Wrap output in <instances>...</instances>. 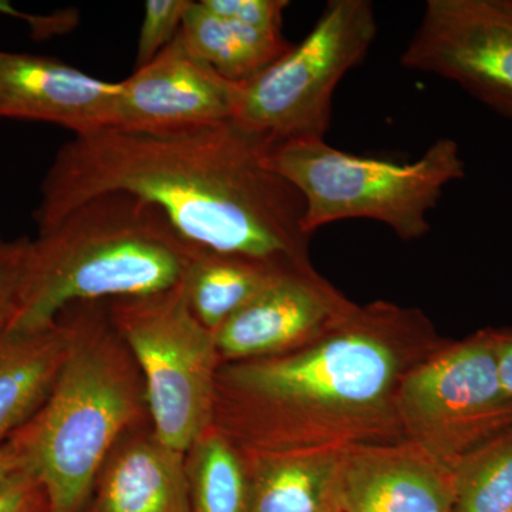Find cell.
I'll use <instances>...</instances> for the list:
<instances>
[{
  "mask_svg": "<svg viewBox=\"0 0 512 512\" xmlns=\"http://www.w3.org/2000/svg\"><path fill=\"white\" fill-rule=\"evenodd\" d=\"M397 417L412 443L454 464L512 426V397L498 372L493 330L456 343L403 376Z\"/></svg>",
  "mask_w": 512,
  "mask_h": 512,
  "instance_id": "8",
  "label": "cell"
},
{
  "mask_svg": "<svg viewBox=\"0 0 512 512\" xmlns=\"http://www.w3.org/2000/svg\"><path fill=\"white\" fill-rule=\"evenodd\" d=\"M202 251L156 205L107 192L32 239L19 311L8 330L47 328L73 303L153 295L183 284Z\"/></svg>",
  "mask_w": 512,
  "mask_h": 512,
  "instance_id": "4",
  "label": "cell"
},
{
  "mask_svg": "<svg viewBox=\"0 0 512 512\" xmlns=\"http://www.w3.org/2000/svg\"><path fill=\"white\" fill-rule=\"evenodd\" d=\"M84 512H190L185 451L151 421L127 430L104 460Z\"/></svg>",
  "mask_w": 512,
  "mask_h": 512,
  "instance_id": "14",
  "label": "cell"
},
{
  "mask_svg": "<svg viewBox=\"0 0 512 512\" xmlns=\"http://www.w3.org/2000/svg\"><path fill=\"white\" fill-rule=\"evenodd\" d=\"M190 512H249L251 474L244 450L208 427L185 450Z\"/></svg>",
  "mask_w": 512,
  "mask_h": 512,
  "instance_id": "19",
  "label": "cell"
},
{
  "mask_svg": "<svg viewBox=\"0 0 512 512\" xmlns=\"http://www.w3.org/2000/svg\"><path fill=\"white\" fill-rule=\"evenodd\" d=\"M0 13H5V15L12 16V18L25 20V22L32 26L33 35L36 37H49L67 32V30L76 25L77 20V16L72 15V12H62L50 16L26 15V13L19 12V10L13 8L10 3L2 2V0H0Z\"/></svg>",
  "mask_w": 512,
  "mask_h": 512,
  "instance_id": "25",
  "label": "cell"
},
{
  "mask_svg": "<svg viewBox=\"0 0 512 512\" xmlns=\"http://www.w3.org/2000/svg\"><path fill=\"white\" fill-rule=\"evenodd\" d=\"M120 82L94 79L53 57L0 50V117L45 121L76 136L113 126Z\"/></svg>",
  "mask_w": 512,
  "mask_h": 512,
  "instance_id": "12",
  "label": "cell"
},
{
  "mask_svg": "<svg viewBox=\"0 0 512 512\" xmlns=\"http://www.w3.org/2000/svg\"><path fill=\"white\" fill-rule=\"evenodd\" d=\"M187 52L222 79L244 83L292 49L282 32L249 28L192 2L178 32Z\"/></svg>",
  "mask_w": 512,
  "mask_h": 512,
  "instance_id": "17",
  "label": "cell"
},
{
  "mask_svg": "<svg viewBox=\"0 0 512 512\" xmlns=\"http://www.w3.org/2000/svg\"><path fill=\"white\" fill-rule=\"evenodd\" d=\"M493 336L501 384L512 397V330H493Z\"/></svg>",
  "mask_w": 512,
  "mask_h": 512,
  "instance_id": "26",
  "label": "cell"
},
{
  "mask_svg": "<svg viewBox=\"0 0 512 512\" xmlns=\"http://www.w3.org/2000/svg\"><path fill=\"white\" fill-rule=\"evenodd\" d=\"M285 268L292 266L202 249L184 281L191 311L215 333Z\"/></svg>",
  "mask_w": 512,
  "mask_h": 512,
  "instance_id": "18",
  "label": "cell"
},
{
  "mask_svg": "<svg viewBox=\"0 0 512 512\" xmlns=\"http://www.w3.org/2000/svg\"><path fill=\"white\" fill-rule=\"evenodd\" d=\"M69 306V356L45 403L8 439L19 466L42 484L47 512H84L111 448L151 421L143 375L107 301Z\"/></svg>",
  "mask_w": 512,
  "mask_h": 512,
  "instance_id": "3",
  "label": "cell"
},
{
  "mask_svg": "<svg viewBox=\"0 0 512 512\" xmlns=\"http://www.w3.org/2000/svg\"><path fill=\"white\" fill-rule=\"evenodd\" d=\"M19 460L12 446L6 441L0 446V480L19 468Z\"/></svg>",
  "mask_w": 512,
  "mask_h": 512,
  "instance_id": "27",
  "label": "cell"
},
{
  "mask_svg": "<svg viewBox=\"0 0 512 512\" xmlns=\"http://www.w3.org/2000/svg\"><path fill=\"white\" fill-rule=\"evenodd\" d=\"M400 63L494 110L512 103V0H429Z\"/></svg>",
  "mask_w": 512,
  "mask_h": 512,
  "instance_id": "9",
  "label": "cell"
},
{
  "mask_svg": "<svg viewBox=\"0 0 512 512\" xmlns=\"http://www.w3.org/2000/svg\"><path fill=\"white\" fill-rule=\"evenodd\" d=\"M73 338L70 306L47 328L0 333V446L45 403Z\"/></svg>",
  "mask_w": 512,
  "mask_h": 512,
  "instance_id": "15",
  "label": "cell"
},
{
  "mask_svg": "<svg viewBox=\"0 0 512 512\" xmlns=\"http://www.w3.org/2000/svg\"><path fill=\"white\" fill-rule=\"evenodd\" d=\"M214 15L249 28L282 32L286 0H201Z\"/></svg>",
  "mask_w": 512,
  "mask_h": 512,
  "instance_id": "23",
  "label": "cell"
},
{
  "mask_svg": "<svg viewBox=\"0 0 512 512\" xmlns=\"http://www.w3.org/2000/svg\"><path fill=\"white\" fill-rule=\"evenodd\" d=\"M353 308L311 266L282 269L215 332L221 362L284 355L302 348Z\"/></svg>",
  "mask_w": 512,
  "mask_h": 512,
  "instance_id": "10",
  "label": "cell"
},
{
  "mask_svg": "<svg viewBox=\"0 0 512 512\" xmlns=\"http://www.w3.org/2000/svg\"><path fill=\"white\" fill-rule=\"evenodd\" d=\"M268 160L301 194L308 235L333 222L365 218L406 241L421 238L430 231L429 212L444 188L466 175L460 147L451 138L437 140L407 164L346 153L325 140L278 144Z\"/></svg>",
  "mask_w": 512,
  "mask_h": 512,
  "instance_id": "5",
  "label": "cell"
},
{
  "mask_svg": "<svg viewBox=\"0 0 512 512\" xmlns=\"http://www.w3.org/2000/svg\"><path fill=\"white\" fill-rule=\"evenodd\" d=\"M271 146L231 120L190 130H106L57 151L40 188L37 228L82 202L127 192L164 212L194 247L311 266L301 194L269 165Z\"/></svg>",
  "mask_w": 512,
  "mask_h": 512,
  "instance_id": "1",
  "label": "cell"
},
{
  "mask_svg": "<svg viewBox=\"0 0 512 512\" xmlns=\"http://www.w3.org/2000/svg\"><path fill=\"white\" fill-rule=\"evenodd\" d=\"M0 512H47L45 490L30 471L19 467L0 480Z\"/></svg>",
  "mask_w": 512,
  "mask_h": 512,
  "instance_id": "24",
  "label": "cell"
},
{
  "mask_svg": "<svg viewBox=\"0 0 512 512\" xmlns=\"http://www.w3.org/2000/svg\"><path fill=\"white\" fill-rule=\"evenodd\" d=\"M377 36L369 0H330L299 45L248 82L237 83L232 123L269 146L325 140L340 80Z\"/></svg>",
  "mask_w": 512,
  "mask_h": 512,
  "instance_id": "6",
  "label": "cell"
},
{
  "mask_svg": "<svg viewBox=\"0 0 512 512\" xmlns=\"http://www.w3.org/2000/svg\"><path fill=\"white\" fill-rule=\"evenodd\" d=\"M107 305L143 375L154 431L168 446L187 450L211 426L222 365L215 333L195 318L184 282Z\"/></svg>",
  "mask_w": 512,
  "mask_h": 512,
  "instance_id": "7",
  "label": "cell"
},
{
  "mask_svg": "<svg viewBox=\"0 0 512 512\" xmlns=\"http://www.w3.org/2000/svg\"><path fill=\"white\" fill-rule=\"evenodd\" d=\"M421 328L416 313L355 306L302 348L222 363L211 426L261 453L370 444L396 407L403 377L394 348Z\"/></svg>",
  "mask_w": 512,
  "mask_h": 512,
  "instance_id": "2",
  "label": "cell"
},
{
  "mask_svg": "<svg viewBox=\"0 0 512 512\" xmlns=\"http://www.w3.org/2000/svg\"><path fill=\"white\" fill-rule=\"evenodd\" d=\"M191 0H148L138 37L136 69L156 59L180 32Z\"/></svg>",
  "mask_w": 512,
  "mask_h": 512,
  "instance_id": "21",
  "label": "cell"
},
{
  "mask_svg": "<svg viewBox=\"0 0 512 512\" xmlns=\"http://www.w3.org/2000/svg\"><path fill=\"white\" fill-rule=\"evenodd\" d=\"M497 111H500V113H503L504 116L510 117V119H512V103L501 106L500 109H497Z\"/></svg>",
  "mask_w": 512,
  "mask_h": 512,
  "instance_id": "28",
  "label": "cell"
},
{
  "mask_svg": "<svg viewBox=\"0 0 512 512\" xmlns=\"http://www.w3.org/2000/svg\"><path fill=\"white\" fill-rule=\"evenodd\" d=\"M30 244L28 237L6 239L0 235V333L6 332L18 315Z\"/></svg>",
  "mask_w": 512,
  "mask_h": 512,
  "instance_id": "22",
  "label": "cell"
},
{
  "mask_svg": "<svg viewBox=\"0 0 512 512\" xmlns=\"http://www.w3.org/2000/svg\"><path fill=\"white\" fill-rule=\"evenodd\" d=\"M235 87L191 56L177 35L120 82L111 128L165 133L225 123L232 119Z\"/></svg>",
  "mask_w": 512,
  "mask_h": 512,
  "instance_id": "11",
  "label": "cell"
},
{
  "mask_svg": "<svg viewBox=\"0 0 512 512\" xmlns=\"http://www.w3.org/2000/svg\"><path fill=\"white\" fill-rule=\"evenodd\" d=\"M336 501L340 512H453V470L414 443L348 447Z\"/></svg>",
  "mask_w": 512,
  "mask_h": 512,
  "instance_id": "13",
  "label": "cell"
},
{
  "mask_svg": "<svg viewBox=\"0 0 512 512\" xmlns=\"http://www.w3.org/2000/svg\"><path fill=\"white\" fill-rule=\"evenodd\" d=\"M453 512H512V426L453 467Z\"/></svg>",
  "mask_w": 512,
  "mask_h": 512,
  "instance_id": "20",
  "label": "cell"
},
{
  "mask_svg": "<svg viewBox=\"0 0 512 512\" xmlns=\"http://www.w3.org/2000/svg\"><path fill=\"white\" fill-rule=\"evenodd\" d=\"M343 451L244 450L252 485L249 512H340L336 484Z\"/></svg>",
  "mask_w": 512,
  "mask_h": 512,
  "instance_id": "16",
  "label": "cell"
}]
</instances>
